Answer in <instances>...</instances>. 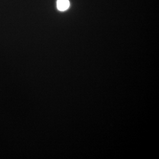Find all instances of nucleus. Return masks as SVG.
<instances>
[{
  "label": "nucleus",
  "instance_id": "nucleus-1",
  "mask_svg": "<svg viewBox=\"0 0 159 159\" xmlns=\"http://www.w3.org/2000/svg\"><path fill=\"white\" fill-rule=\"evenodd\" d=\"M70 3L69 0H57V8L61 11H64L70 7Z\"/></svg>",
  "mask_w": 159,
  "mask_h": 159
}]
</instances>
